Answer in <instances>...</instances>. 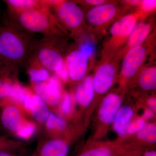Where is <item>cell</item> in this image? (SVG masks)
I'll use <instances>...</instances> for the list:
<instances>
[{
    "label": "cell",
    "mask_w": 156,
    "mask_h": 156,
    "mask_svg": "<svg viewBox=\"0 0 156 156\" xmlns=\"http://www.w3.org/2000/svg\"><path fill=\"white\" fill-rule=\"evenodd\" d=\"M22 33L11 24L0 25V55L4 68L21 64L28 57L32 46Z\"/></svg>",
    "instance_id": "obj_1"
},
{
    "label": "cell",
    "mask_w": 156,
    "mask_h": 156,
    "mask_svg": "<svg viewBox=\"0 0 156 156\" xmlns=\"http://www.w3.org/2000/svg\"><path fill=\"white\" fill-rule=\"evenodd\" d=\"M18 23L26 30L34 33L44 34L46 36L54 35V20L46 2L41 6L16 13Z\"/></svg>",
    "instance_id": "obj_2"
},
{
    "label": "cell",
    "mask_w": 156,
    "mask_h": 156,
    "mask_svg": "<svg viewBox=\"0 0 156 156\" xmlns=\"http://www.w3.org/2000/svg\"><path fill=\"white\" fill-rule=\"evenodd\" d=\"M142 15L141 11H138L124 16L114 23L110 30L111 38L106 45L105 51L109 52L112 55L115 50L127 42L137 20Z\"/></svg>",
    "instance_id": "obj_3"
},
{
    "label": "cell",
    "mask_w": 156,
    "mask_h": 156,
    "mask_svg": "<svg viewBox=\"0 0 156 156\" xmlns=\"http://www.w3.org/2000/svg\"><path fill=\"white\" fill-rule=\"evenodd\" d=\"M37 54L40 65L49 72H56L64 65L63 56L51 44L49 36L38 45Z\"/></svg>",
    "instance_id": "obj_4"
},
{
    "label": "cell",
    "mask_w": 156,
    "mask_h": 156,
    "mask_svg": "<svg viewBox=\"0 0 156 156\" xmlns=\"http://www.w3.org/2000/svg\"><path fill=\"white\" fill-rule=\"evenodd\" d=\"M55 6L58 19L68 28L77 29L81 26L84 20V14L81 8L71 2H50Z\"/></svg>",
    "instance_id": "obj_5"
},
{
    "label": "cell",
    "mask_w": 156,
    "mask_h": 156,
    "mask_svg": "<svg viewBox=\"0 0 156 156\" xmlns=\"http://www.w3.org/2000/svg\"><path fill=\"white\" fill-rule=\"evenodd\" d=\"M148 52L147 47L143 44L131 48L127 51L122 62V75L127 79L135 76L146 59Z\"/></svg>",
    "instance_id": "obj_6"
},
{
    "label": "cell",
    "mask_w": 156,
    "mask_h": 156,
    "mask_svg": "<svg viewBox=\"0 0 156 156\" xmlns=\"http://www.w3.org/2000/svg\"><path fill=\"white\" fill-rule=\"evenodd\" d=\"M90 54L85 50L72 51L66 57V68L69 77L73 80L79 81L83 79L88 66Z\"/></svg>",
    "instance_id": "obj_7"
},
{
    "label": "cell",
    "mask_w": 156,
    "mask_h": 156,
    "mask_svg": "<svg viewBox=\"0 0 156 156\" xmlns=\"http://www.w3.org/2000/svg\"><path fill=\"white\" fill-rule=\"evenodd\" d=\"M2 108L0 120L3 127L8 131L16 133L25 121L20 107L5 100H2Z\"/></svg>",
    "instance_id": "obj_8"
},
{
    "label": "cell",
    "mask_w": 156,
    "mask_h": 156,
    "mask_svg": "<svg viewBox=\"0 0 156 156\" xmlns=\"http://www.w3.org/2000/svg\"><path fill=\"white\" fill-rule=\"evenodd\" d=\"M35 92L49 106L57 105L61 101V86L55 77H50L47 82L37 83L35 85Z\"/></svg>",
    "instance_id": "obj_9"
},
{
    "label": "cell",
    "mask_w": 156,
    "mask_h": 156,
    "mask_svg": "<svg viewBox=\"0 0 156 156\" xmlns=\"http://www.w3.org/2000/svg\"><path fill=\"white\" fill-rule=\"evenodd\" d=\"M118 9L115 5L111 3L95 6L86 14L87 21L95 27L105 26L111 22L116 16Z\"/></svg>",
    "instance_id": "obj_10"
},
{
    "label": "cell",
    "mask_w": 156,
    "mask_h": 156,
    "mask_svg": "<svg viewBox=\"0 0 156 156\" xmlns=\"http://www.w3.org/2000/svg\"><path fill=\"white\" fill-rule=\"evenodd\" d=\"M116 68L113 63L106 62L98 69L93 79L94 89L97 93L104 94L110 89L114 80Z\"/></svg>",
    "instance_id": "obj_11"
},
{
    "label": "cell",
    "mask_w": 156,
    "mask_h": 156,
    "mask_svg": "<svg viewBox=\"0 0 156 156\" xmlns=\"http://www.w3.org/2000/svg\"><path fill=\"white\" fill-rule=\"evenodd\" d=\"M69 147L67 143L59 139H53L39 146L30 156H67Z\"/></svg>",
    "instance_id": "obj_12"
},
{
    "label": "cell",
    "mask_w": 156,
    "mask_h": 156,
    "mask_svg": "<svg viewBox=\"0 0 156 156\" xmlns=\"http://www.w3.org/2000/svg\"><path fill=\"white\" fill-rule=\"evenodd\" d=\"M121 105V99L116 94H110L104 99L99 111L101 121L105 124L111 123Z\"/></svg>",
    "instance_id": "obj_13"
},
{
    "label": "cell",
    "mask_w": 156,
    "mask_h": 156,
    "mask_svg": "<svg viewBox=\"0 0 156 156\" xmlns=\"http://www.w3.org/2000/svg\"><path fill=\"white\" fill-rule=\"evenodd\" d=\"M93 79L92 76L86 77L80 84L76 93L77 102L82 106H89L94 96Z\"/></svg>",
    "instance_id": "obj_14"
},
{
    "label": "cell",
    "mask_w": 156,
    "mask_h": 156,
    "mask_svg": "<svg viewBox=\"0 0 156 156\" xmlns=\"http://www.w3.org/2000/svg\"><path fill=\"white\" fill-rule=\"evenodd\" d=\"M151 28V24L147 23L140 22L136 24L126 42L128 47L127 51L131 48L142 45L150 33Z\"/></svg>",
    "instance_id": "obj_15"
},
{
    "label": "cell",
    "mask_w": 156,
    "mask_h": 156,
    "mask_svg": "<svg viewBox=\"0 0 156 156\" xmlns=\"http://www.w3.org/2000/svg\"><path fill=\"white\" fill-rule=\"evenodd\" d=\"M37 122H45L50 114L48 105L39 95L33 93L29 113Z\"/></svg>",
    "instance_id": "obj_16"
},
{
    "label": "cell",
    "mask_w": 156,
    "mask_h": 156,
    "mask_svg": "<svg viewBox=\"0 0 156 156\" xmlns=\"http://www.w3.org/2000/svg\"><path fill=\"white\" fill-rule=\"evenodd\" d=\"M133 115V110L128 106L123 107L118 112L114 128L118 134L122 136L126 135L128 126Z\"/></svg>",
    "instance_id": "obj_17"
},
{
    "label": "cell",
    "mask_w": 156,
    "mask_h": 156,
    "mask_svg": "<svg viewBox=\"0 0 156 156\" xmlns=\"http://www.w3.org/2000/svg\"><path fill=\"white\" fill-rule=\"evenodd\" d=\"M139 83L141 88L147 91L156 89V66H149L142 70L139 75Z\"/></svg>",
    "instance_id": "obj_18"
},
{
    "label": "cell",
    "mask_w": 156,
    "mask_h": 156,
    "mask_svg": "<svg viewBox=\"0 0 156 156\" xmlns=\"http://www.w3.org/2000/svg\"><path fill=\"white\" fill-rule=\"evenodd\" d=\"M11 11L16 13L41 7L43 2L28 0H9L5 1Z\"/></svg>",
    "instance_id": "obj_19"
},
{
    "label": "cell",
    "mask_w": 156,
    "mask_h": 156,
    "mask_svg": "<svg viewBox=\"0 0 156 156\" xmlns=\"http://www.w3.org/2000/svg\"><path fill=\"white\" fill-rule=\"evenodd\" d=\"M25 90V89L23 88L22 86L17 83L12 84L9 96L4 100L14 104L19 107L22 106Z\"/></svg>",
    "instance_id": "obj_20"
},
{
    "label": "cell",
    "mask_w": 156,
    "mask_h": 156,
    "mask_svg": "<svg viewBox=\"0 0 156 156\" xmlns=\"http://www.w3.org/2000/svg\"><path fill=\"white\" fill-rule=\"evenodd\" d=\"M45 123L47 130L50 133L57 131H62L66 126L65 121L53 113H50Z\"/></svg>",
    "instance_id": "obj_21"
},
{
    "label": "cell",
    "mask_w": 156,
    "mask_h": 156,
    "mask_svg": "<svg viewBox=\"0 0 156 156\" xmlns=\"http://www.w3.org/2000/svg\"><path fill=\"white\" fill-rule=\"evenodd\" d=\"M137 136L140 140L150 143H154L156 141V128L153 123L144 124L142 128L138 132Z\"/></svg>",
    "instance_id": "obj_22"
},
{
    "label": "cell",
    "mask_w": 156,
    "mask_h": 156,
    "mask_svg": "<svg viewBox=\"0 0 156 156\" xmlns=\"http://www.w3.org/2000/svg\"><path fill=\"white\" fill-rule=\"evenodd\" d=\"M29 75L31 81L36 83L47 81L50 77V72L41 66L30 69Z\"/></svg>",
    "instance_id": "obj_23"
},
{
    "label": "cell",
    "mask_w": 156,
    "mask_h": 156,
    "mask_svg": "<svg viewBox=\"0 0 156 156\" xmlns=\"http://www.w3.org/2000/svg\"><path fill=\"white\" fill-rule=\"evenodd\" d=\"M36 129V125L34 123L25 120L16 134L21 139L27 140L34 134Z\"/></svg>",
    "instance_id": "obj_24"
},
{
    "label": "cell",
    "mask_w": 156,
    "mask_h": 156,
    "mask_svg": "<svg viewBox=\"0 0 156 156\" xmlns=\"http://www.w3.org/2000/svg\"><path fill=\"white\" fill-rule=\"evenodd\" d=\"M12 84L5 78H0V100H4L9 96Z\"/></svg>",
    "instance_id": "obj_25"
},
{
    "label": "cell",
    "mask_w": 156,
    "mask_h": 156,
    "mask_svg": "<svg viewBox=\"0 0 156 156\" xmlns=\"http://www.w3.org/2000/svg\"><path fill=\"white\" fill-rule=\"evenodd\" d=\"M71 97L69 93H66L62 98L60 105V110L64 115H68L70 112L71 108Z\"/></svg>",
    "instance_id": "obj_26"
},
{
    "label": "cell",
    "mask_w": 156,
    "mask_h": 156,
    "mask_svg": "<svg viewBox=\"0 0 156 156\" xmlns=\"http://www.w3.org/2000/svg\"><path fill=\"white\" fill-rule=\"evenodd\" d=\"M111 152L109 149L106 147L98 148L87 152L80 156H111Z\"/></svg>",
    "instance_id": "obj_27"
},
{
    "label": "cell",
    "mask_w": 156,
    "mask_h": 156,
    "mask_svg": "<svg viewBox=\"0 0 156 156\" xmlns=\"http://www.w3.org/2000/svg\"><path fill=\"white\" fill-rule=\"evenodd\" d=\"M19 144L16 143L4 136H0V151H6L19 146Z\"/></svg>",
    "instance_id": "obj_28"
},
{
    "label": "cell",
    "mask_w": 156,
    "mask_h": 156,
    "mask_svg": "<svg viewBox=\"0 0 156 156\" xmlns=\"http://www.w3.org/2000/svg\"><path fill=\"white\" fill-rule=\"evenodd\" d=\"M144 121L143 119L135 120L128 126L127 131L130 134H134L139 131L144 125Z\"/></svg>",
    "instance_id": "obj_29"
},
{
    "label": "cell",
    "mask_w": 156,
    "mask_h": 156,
    "mask_svg": "<svg viewBox=\"0 0 156 156\" xmlns=\"http://www.w3.org/2000/svg\"><path fill=\"white\" fill-rule=\"evenodd\" d=\"M140 3H141V11L142 12H150L156 8V1L146 0V1L140 2Z\"/></svg>",
    "instance_id": "obj_30"
},
{
    "label": "cell",
    "mask_w": 156,
    "mask_h": 156,
    "mask_svg": "<svg viewBox=\"0 0 156 156\" xmlns=\"http://www.w3.org/2000/svg\"><path fill=\"white\" fill-rule=\"evenodd\" d=\"M64 66V65H63ZM63 66L60 69L58 70V71L56 72V74L58 75L60 79L63 80V81H66L68 79L69 76L68 74L66 68H65L63 67Z\"/></svg>",
    "instance_id": "obj_31"
},
{
    "label": "cell",
    "mask_w": 156,
    "mask_h": 156,
    "mask_svg": "<svg viewBox=\"0 0 156 156\" xmlns=\"http://www.w3.org/2000/svg\"><path fill=\"white\" fill-rule=\"evenodd\" d=\"M85 2L88 5L95 6V7L103 5L105 3V1H102V0H88V1H85Z\"/></svg>",
    "instance_id": "obj_32"
},
{
    "label": "cell",
    "mask_w": 156,
    "mask_h": 156,
    "mask_svg": "<svg viewBox=\"0 0 156 156\" xmlns=\"http://www.w3.org/2000/svg\"><path fill=\"white\" fill-rule=\"evenodd\" d=\"M154 116V112L151 109L148 108L145 111L144 118L145 119H149L152 118Z\"/></svg>",
    "instance_id": "obj_33"
},
{
    "label": "cell",
    "mask_w": 156,
    "mask_h": 156,
    "mask_svg": "<svg viewBox=\"0 0 156 156\" xmlns=\"http://www.w3.org/2000/svg\"><path fill=\"white\" fill-rule=\"evenodd\" d=\"M147 104L148 105L153 109L154 110H156V100L155 98H151L148 100Z\"/></svg>",
    "instance_id": "obj_34"
},
{
    "label": "cell",
    "mask_w": 156,
    "mask_h": 156,
    "mask_svg": "<svg viewBox=\"0 0 156 156\" xmlns=\"http://www.w3.org/2000/svg\"><path fill=\"white\" fill-rule=\"evenodd\" d=\"M0 156H13L6 151H0Z\"/></svg>",
    "instance_id": "obj_35"
},
{
    "label": "cell",
    "mask_w": 156,
    "mask_h": 156,
    "mask_svg": "<svg viewBox=\"0 0 156 156\" xmlns=\"http://www.w3.org/2000/svg\"><path fill=\"white\" fill-rule=\"evenodd\" d=\"M145 156H156V151H147L145 154Z\"/></svg>",
    "instance_id": "obj_36"
},
{
    "label": "cell",
    "mask_w": 156,
    "mask_h": 156,
    "mask_svg": "<svg viewBox=\"0 0 156 156\" xmlns=\"http://www.w3.org/2000/svg\"><path fill=\"white\" fill-rule=\"evenodd\" d=\"M4 68V64L3 62L2 58L0 55V70H2Z\"/></svg>",
    "instance_id": "obj_37"
}]
</instances>
